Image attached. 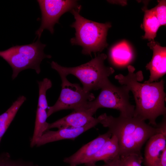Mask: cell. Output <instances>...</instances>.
I'll return each instance as SVG.
<instances>
[{
	"instance_id": "obj_1",
	"label": "cell",
	"mask_w": 166,
	"mask_h": 166,
	"mask_svg": "<svg viewBox=\"0 0 166 166\" xmlns=\"http://www.w3.org/2000/svg\"><path fill=\"white\" fill-rule=\"evenodd\" d=\"M128 69L127 75L119 74L115 78L133 94L136 103L133 116L144 121L148 120V124L156 127V119L166 114L164 81L162 79L158 82L140 83L143 79L142 72L135 73V69L131 65L128 66Z\"/></svg>"
},
{
	"instance_id": "obj_2",
	"label": "cell",
	"mask_w": 166,
	"mask_h": 166,
	"mask_svg": "<svg viewBox=\"0 0 166 166\" xmlns=\"http://www.w3.org/2000/svg\"><path fill=\"white\" fill-rule=\"evenodd\" d=\"M97 118L99 123L108 128V131L117 138L120 157L142 155L141 148L150 137L157 133L164 134L158 127H153L134 116L114 117L104 113Z\"/></svg>"
},
{
	"instance_id": "obj_3",
	"label": "cell",
	"mask_w": 166,
	"mask_h": 166,
	"mask_svg": "<svg viewBox=\"0 0 166 166\" xmlns=\"http://www.w3.org/2000/svg\"><path fill=\"white\" fill-rule=\"evenodd\" d=\"M81 9L79 5L70 11L75 20L70 26L75 30V36L70 42L73 45L81 46L82 54L91 56L92 53L101 52L108 46L106 37L111 24L109 22L100 23L84 18L80 14Z\"/></svg>"
},
{
	"instance_id": "obj_4",
	"label": "cell",
	"mask_w": 166,
	"mask_h": 166,
	"mask_svg": "<svg viewBox=\"0 0 166 166\" xmlns=\"http://www.w3.org/2000/svg\"><path fill=\"white\" fill-rule=\"evenodd\" d=\"M107 58L105 54H100L85 63L72 67L61 66L53 61L50 64L60 77H67L69 74L75 76L82 83L84 90L90 92L101 89L109 81L108 77L114 72L112 67L105 65Z\"/></svg>"
},
{
	"instance_id": "obj_5",
	"label": "cell",
	"mask_w": 166,
	"mask_h": 166,
	"mask_svg": "<svg viewBox=\"0 0 166 166\" xmlns=\"http://www.w3.org/2000/svg\"><path fill=\"white\" fill-rule=\"evenodd\" d=\"M39 39L29 44L13 46L0 51V57L12 68L13 80L20 72L27 69H34L39 74L41 72L40 65L43 60L51 58V55L44 53V49L46 45L42 43Z\"/></svg>"
},
{
	"instance_id": "obj_6",
	"label": "cell",
	"mask_w": 166,
	"mask_h": 166,
	"mask_svg": "<svg viewBox=\"0 0 166 166\" xmlns=\"http://www.w3.org/2000/svg\"><path fill=\"white\" fill-rule=\"evenodd\" d=\"M129 91L125 86H117L109 81L97 98L89 102V109L94 114L100 108H110L119 110V116L133 117L135 106L129 101Z\"/></svg>"
},
{
	"instance_id": "obj_7",
	"label": "cell",
	"mask_w": 166,
	"mask_h": 166,
	"mask_svg": "<svg viewBox=\"0 0 166 166\" xmlns=\"http://www.w3.org/2000/svg\"><path fill=\"white\" fill-rule=\"evenodd\" d=\"M60 77L62 81L61 91L55 103L48 107L47 117L62 110L89 109V103L95 99L94 95L85 91L79 84L70 82L66 77Z\"/></svg>"
},
{
	"instance_id": "obj_8",
	"label": "cell",
	"mask_w": 166,
	"mask_h": 166,
	"mask_svg": "<svg viewBox=\"0 0 166 166\" xmlns=\"http://www.w3.org/2000/svg\"><path fill=\"white\" fill-rule=\"evenodd\" d=\"M41 11L42 17L40 27L35 32L40 39L45 29L54 33V26L59 23L61 17L65 13L70 11L79 5L76 0H38Z\"/></svg>"
},
{
	"instance_id": "obj_9",
	"label": "cell",
	"mask_w": 166,
	"mask_h": 166,
	"mask_svg": "<svg viewBox=\"0 0 166 166\" xmlns=\"http://www.w3.org/2000/svg\"><path fill=\"white\" fill-rule=\"evenodd\" d=\"M112 136L108 131L81 147L71 156L65 157L64 162L69 165L77 166L86 164L89 159L99 150L103 144Z\"/></svg>"
},
{
	"instance_id": "obj_10",
	"label": "cell",
	"mask_w": 166,
	"mask_h": 166,
	"mask_svg": "<svg viewBox=\"0 0 166 166\" xmlns=\"http://www.w3.org/2000/svg\"><path fill=\"white\" fill-rule=\"evenodd\" d=\"M148 45L153 51L152 58L145 67L150 73L148 80L145 83H151L158 80L166 73V47L161 46L154 40L150 41Z\"/></svg>"
},
{
	"instance_id": "obj_11",
	"label": "cell",
	"mask_w": 166,
	"mask_h": 166,
	"mask_svg": "<svg viewBox=\"0 0 166 166\" xmlns=\"http://www.w3.org/2000/svg\"><path fill=\"white\" fill-rule=\"evenodd\" d=\"M97 118L85 126L78 128H63L57 130H47L37 140L36 145L40 146L48 143L65 139L73 140L77 136L99 124Z\"/></svg>"
},
{
	"instance_id": "obj_12",
	"label": "cell",
	"mask_w": 166,
	"mask_h": 166,
	"mask_svg": "<svg viewBox=\"0 0 166 166\" xmlns=\"http://www.w3.org/2000/svg\"><path fill=\"white\" fill-rule=\"evenodd\" d=\"M88 110H73L71 113L51 123H49L48 130L57 128L58 129L81 128L94 121L96 118Z\"/></svg>"
},
{
	"instance_id": "obj_13",
	"label": "cell",
	"mask_w": 166,
	"mask_h": 166,
	"mask_svg": "<svg viewBox=\"0 0 166 166\" xmlns=\"http://www.w3.org/2000/svg\"><path fill=\"white\" fill-rule=\"evenodd\" d=\"M166 148V135L159 133L148 140L143 162L144 166H156L161 152Z\"/></svg>"
},
{
	"instance_id": "obj_14",
	"label": "cell",
	"mask_w": 166,
	"mask_h": 166,
	"mask_svg": "<svg viewBox=\"0 0 166 166\" xmlns=\"http://www.w3.org/2000/svg\"><path fill=\"white\" fill-rule=\"evenodd\" d=\"M120 158V150L117 139L115 136L112 135L85 164H96L99 161H103L105 164Z\"/></svg>"
},
{
	"instance_id": "obj_15",
	"label": "cell",
	"mask_w": 166,
	"mask_h": 166,
	"mask_svg": "<svg viewBox=\"0 0 166 166\" xmlns=\"http://www.w3.org/2000/svg\"><path fill=\"white\" fill-rule=\"evenodd\" d=\"M109 57L110 61L115 66L123 67L131 62L134 55L130 45L124 41L117 44L110 49Z\"/></svg>"
},
{
	"instance_id": "obj_16",
	"label": "cell",
	"mask_w": 166,
	"mask_h": 166,
	"mask_svg": "<svg viewBox=\"0 0 166 166\" xmlns=\"http://www.w3.org/2000/svg\"><path fill=\"white\" fill-rule=\"evenodd\" d=\"M26 100L25 96H20L6 112L0 115V143L19 109Z\"/></svg>"
},
{
	"instance_id": "obj_17",
	"label": "cell",
	"mask_w": 166,
	"mask_h": 166,
	"mask_svg": "<svg viewBox=\"0 0 166 166\" xmlns=\"http://www.w3.org/2000/svg\"><path fill=\"white\" fill-rule=\"evenodd\" d=\"M144 16L143 26L145 32L143 39H147L150 41L154 40L156 35L157 30L160 26V23L151 10L144 9Z\"/></svg>"
},
{
	"instance_id": "obj_18",
	"label": "cell",
	"mask_w": 166,
	"mask_h": 166,
	"mask_svg": "<svg viewBox=\"0 0 166 166\" xmlns=\"http://www.w3.org/2000/svg\"><path fill=\"white\" fill-rule=\"evenodd\" d=\"M46 109L38 106L37 110L34 129L30 142L31 147L36 145L38 140L48 130L49 123L46 121L47 117Z\"/></svg>"
},
{
	"instance_id": "obj_19",
	"label": "cell",
	"mask_w": 166,
	"mask_h": 166,
	"mask_svg": "<svg viewBox=\"0 0 166 166\" xmlns=\"http://www.w3.org/2000/svg\"><path fill=\"white\" fill-rule=\"evenodd\" d=\"M158 1V4L151 10L154 12L160 26L166 25V1L164 0Z\"/></svg>"
},
{
	"instance_id": "obj_20",
	"label": "cell",
	"mask_w": 166,
	"mask_h": 166,
	"mask_svg": "<svg viewBox=\"0 0 166 166\" xmlns=\"http://www.w3.org/2000/svg\"><path fill=\"white\" fill-rule=\"evenodd\" d=\"M124 157H126L131 166H141L143 159L142 155L134 154Z\"/></svg>"
},
{
	"instance_id": "obj_21",
	"label": "cell",
	"mask_w": 166,
	"mask_h": 166,
	"mask_svg": "<svg viewBox=\"0 0 166 166\" xmlns=\"http://www.w3.org/2000/svg\"><path fill=\"white\" fill-rule=\"evenodd\" d=\"M85 165V166H121L120 158L112 160L101 165H97L95 163H88Z\"/></svg>"
},
{
	"instance_id": "obj_22",
	"label": "cell",
	"mask_w": 166,
	"mask_h": 166,
	"mask_svg": "<svg viewBox=\"0 0 166 166\" xmlns=\"http://www.w3.org/2000/svg\"><path fill=\"white\" fill-rule=\"evenodd\" d=\"M156 166H166V148L161 152L159 160Z\"/></svg>"
},
{
	"instance_id": "obj_23",
	"label": "cell",
	"mask_w": 166,
	"mask_h": 166,
	"mask_svg": "<svg viewBox=\"0 0 166 166\" xmlns=\"http://www.w3.org/2000/svg\"><path fill=\"white\" fill-rule=\"evenodd\" d=\"M9 156L7 157L6 163V166H25L23 164L11 160Z\"/></svg>"
},
{
	"instance_id": "obj_24",
	"label": "cell",
	"mask_w": 166,
	"mask_h": 166,
	"mask_svg": "<svg viewBox=\"0 0 166 166\" xmlns=\"http://www.w3.org/2000/svg\"><path fill=\"white\" fill-rule=\"evenodd\" d=\"M9 156L6 153L0 156V166H6V160Z\"/></svg>"
},
{
	"instance_id": "obj_25",
	"label": "cell",
	"mask_w": 166,
	"mask_h": 166,
	"mask_svg": "<svg viewBox=\"0 0 166 166\" xmlns=\"http://www.w3.org/2000/svg\"><path fill=\"white\" fill-rule=\"evenodd\" d=\"M120 160L121 166H131L125 157H121Z\"/></svg>"
},
{
	"instance_id": "obj_26",
	"label": "cell",
	"mask_w": 166,
	"mask_h": 166,
	"mask_svg": "<svg viewBox=\"0 0 166 166\" xmlns=\"http://www.w3.org/2000/svg\"><path fill=\"white\" fill-rule=\"evenodd\" d=\"M67 166H75L71 165H69Z\"/></svg>"
}]
</instances>
